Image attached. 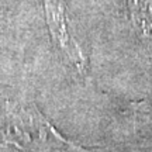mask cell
I'll list each match as a JSON object with an SVG mask.
<instances>
[{
	"label": "cell",
	"mask_w": 152,
	"mask_h": 152,
	"mask_svg": "<svg viewBox=\"0 0 152 152\" xmlns=\"http://www.w3.org/2000/svg\"><path fill=\"white\" fill-rule=\"evenodd\" d=\"M45 13H47V21H48L49 31L52 34L54 41L59 45V48L65 52L68 59L79 71L86 72V56L83 55L75 38L68 31L65 10L61 0H45Z\"/></svg>",
	"instance_id": "2"
},
{
	"label": "cell",
	"mask_w": 152,
	"mask_h": 152,
	"mask_svg": "<svg viewBox=\"0 0 152 152\" xmlns=\"http://www.w3.org/2000/svg\"><path fill=\"white\" fill-rule=\"evenodd\" d=\"M0 141L24 152H85L69 142L34 107L6 103L0 113Z\"/></svg>",
	"instance_id": "1"
}]
</instances>
